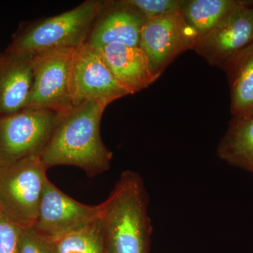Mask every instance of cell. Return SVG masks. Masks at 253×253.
Returning a JSON list of instances; mask_svg holds the SVG:
<instances>
[{
    "instance_id": "9a60e30c",
    "label": "cell",
    "mask_w": 253,
    "mask_h": 253,
    "mask_svg": "<svg viewBox=\"0 0 253 253\" xmlns=\"http://www.w3.org/2000/svg\"><path fill=\"white\" fill-rule=\"evenodd\" d=\"M230 89L232 116L253 111V44L224 65Z\"/></svg>"
},
{
    "instance_id": "d6986e66",
    "label": "cell",
    "mask_w": 253,
    "mask_h": 253,
    "mask_svg": "<svg viewBox=\"0 0 253 253\" xmlns=\"http://www.w3.org/2000/svg\"><path fill=\"white\" fill-rule=\"evenodd\" d=\"M18 253H57L53 241L39 235L33 228H21Z\"/></svg>"
},
{
    "instance_id": "ac0fdd59",
    "label": "cell",
    "mask_w": 253,
    "mask_h": 253,
    "mask_svg": "<svg viewBox=\"0 0 253 253\" xmlns=\"http://www.w3.org/2000/svg\"><path fill=\"white\" fill-rule=\"evenodd\" d=\"M184 0H126L147 19L181 11Z\"/></svg>"
},
{
    "instance_id": "2e32d148",
    "label": "cell",
    "mask_w": 253,
    "mask_h": 253,
    "mask_svg": "<svg viewBox=\"0 0 253 253\" xmlns=\"http://www.w3.org/2000/svg\"><path fill=\"white\" fill-rule=\"evenodd\" d=\"M243 2L241 0H184L181 11L200 38L224 22Z\"/></svg>"
},
{
    "instance_id": "5b68a950",
    "label": "cell",
    "mask_w": 253,
    "mask_h": 253,
    "mask_svg": "<svg viewBox=\"0 0 253 253\" xmlns=\"http://www.w3.org/2000/svg\"><path fill=\"white\" fill-rule=\"evenodd\" d=\"M61 116L51 110L26 108L0 117V166L41 156Z\"/></svg>"
},
{
    "instance_id": "ffe728a7",
    "label": "cell",
    "mask_w": 253,
    "mask_h": 253,
    "mask_svg": "<svg viewBox=\"0 0 253 253\" xmlns=\"http://www.w3.org/2000/svg\"><path fill=\"white\" fill-rule=\"evenodd\" d=\"M21 227L0 212V253H18Z\"/></svg>"
},
{
    "instance_id": "30bf717a",
    "label": "cell",
    "mask_w": 253,
    "mask_h": 253,
    "mask_svg": "<svg viewBox=\"0 0 253 253\" xmlns=\"http://www.w3.org/2000/svg\"><path fill=\"white\" fill-rule=\"evenodd\" d=\"M253 44V1H244L225 21L200 37L193 48L212 66L222 68L229 59Z\"/></svg>"
},
{
    "instance_id": "277c9868",
    "label": "cell",
    "mask_w": 253,
    "mask_h": 253,
    "mask_svg": "<svg viewBox=\"0 0 253 253\" xmlns=\"http://www.w3.org/2000/svg\"><path fill=\"white\" fill-rule=\"evenodd\" d=\"M47 169L41 156L0 166V212L20 227L36 222Z\"/></svg>"
},
{
    "instance_id": "52a82bcc",
    "label": "cell",
    "mask_w": 253,
    "mask_h": 253,
    "mask_svg": "<svg viewBox=\"0 0 253 253\" xmlns=\"http://www.w3.org/2000/svg\"><path fill=\"white\" fill-rule=\"evenodd\" d=\"M197 33L181 11L146 20L141 30L139 47L144 51L156 78L176 57L192 50Z\"/></svg>"
},
{
    "instance_id": "8992f818",
    "label": "cell",
    "mask_w": 253,
    "mask_h": 253,
    "mask_svg": "<svg viewBox=\"0 0 253 253\" xmlns=\"http://www.w3.org/2000/svg\"><path fill=\"white\" fill-rule=\"evenodd\" d=\"M76 49L48 50L33 56V84L27 108L51 110L63 116L74 107L70 81Z\"/></svg>"
},
{
    "instance_id": "7a4b0ae2",
    "label": "cell",
    "mask_w": 253,
    "mask_h": 253,
    "mask_svg": "<svg viewBox=\"0 0 253 253\" xmlns=\"http://www.w3.org/2000/svg\"><path fill=\"white\" fill-rule=\"evenodd\" d=\"M148 206L140 175L123 172L109 197L99 205L106 253H149L153 228Z\"/></svg>"
},
{
    "instance_id": "7c38bea8",
    "label": "cell",
    "mask_w": 253,
    "mask_h": 253,
    "mask_svg": "<svg viewBox=\"0 0 253 253\" xmlns=\"http://www.w3.org/2000/svg\"><path fill=\"white\" fill-rule=\"evenodd\" d=\"M33 59L8 50L0 55V117L27 108L33 84Z\"/></svg>"
},
{
    "instance_id": "9c48e42d",
    "label": "cell",
    "mask_w": 253,
    "mask_h": 253,
    "mask_svg": "<svg viewBox=\"0 0 253 253\" xmlns=\"http://www.w3.org/2000/svg\"><path fill=\"white\" fill-rule=\"evenodd\" d=\"M99 206L81 204L46 181L33 229L50 241L89 224L99 217Z\"/></svg>"
},
{
    "instance_id": "8fae6325",
    "label": "cell",
    "mask_w": 253,
    "mask_h": 253,
    "mask_svg": "<svg viewBox=\"0 0 253 253\" xmlns=\"http://www.w3.org/2000/svg\"><path fill=\"white\" fill-rule=\"evenodd\" d=\"M146 18L126 0L106 1L86 43L101 49L112 44L139 46Z\"/></svg>"
},
{
    "instance_id": "4fadbf2b",
    "label": "cell",
    "mask_w": 253,
    "mask_h": 253,
    "mask_svg": "<svg viewBox=\"0 0 253 253\" xmlns=\"http://www.w3.org/2000/svg\"><path fill=\"white\" fill-rule=\"evenodd\" d=\"M97 49L114 77L129 94L149 87L157 80L139 46L112 44Z\"/></svg>"
},
{
    "instance_id": "6da1fadb",
    "label": "cell",
    "mask_w": 253,
    "mask_h": 253,
    "mask_svg": "<svg viewBox=\"0 0 253 253\" xmlns=\"http://www.w3.org/2000/svg\"><path fill=\"white\" fill-rule=\"evenodd\" d=\"M106 107L96 101H84L61 116L41 156L46 167L75 166L89 177L109 170L113 153L100 133Z\"/></svg>"
},
{
    "instance_id": "ba28073f",
    "label": "cell",
    "mask_w": 253,
    "mask_h": 253,
    "mask_svg": "<svg viewBox=\"0 0 253 253\" xmlns=\"http://www.w3.org/2000/svg\"><path fill=\"white\" fill-rule=\"evenodd\" d=\"M70 90L73 106L96 101L107 106L129 95L104 62L99 49L84 43L75 51Z\"/></svg>"
},
{
    "instance_id": "3957f363",
    "label": "cell",
    "mask_w": 253,
    "mask_h": 253,
    "mask_svg": "<svg viewBox=\"0 0 253 253\" xmlns=\"http://www.w3.org/2000/svg\"><path fill=\"white\" fill-rule=\"evenodd\" d=\"M106 2L86 0L62 14L24 26L15 34L6 50L35 56L48 50L76 49L87 41Z\"/></svg>"
},
{
    "instance_id": "44dd1931",
    "label": "cell",
    "mask_w": 253,
    "mask_h": 253,
    "mask_svg": "<svg viewBox=\"0 0 253 253\" xmlns=\"http://www.w3.org/2000/svg\"><path fill=\"white\" fill-rule=\"evenodd\" d=\"M0 55H1V54H0Z\"/></svg>"
},
{
    "instance_id": "5bb4252c",
    "label": "cell",
    "mask_w": 253,
    "mask_h": 253,
    "mask_svg": "<svg viewBox=\"0 0 253 253\" xmlns=\"http://www.w3.org/2000/svg\"><path fill=\"white\" fill-rule=\"evenodd\" d=\"M217 154L231 166L253 172V111L232 116Z\"/></svg>"
},
{
    "instance_id": "e0dca14e",
    "label": "cell",
    "mask_w": 253,
    "mask_h": 253,
    "mask_svg": "<svg viewBox=\"0 0 253 253\" xmlns=\"http://www.w3.org/2000/svg\"><path fill=\"white\" fill-rule=\"evenodd\" d=\"M51 241L57 253H106L104 232L99 217Z\"/></svg>"
}]
</instances>
